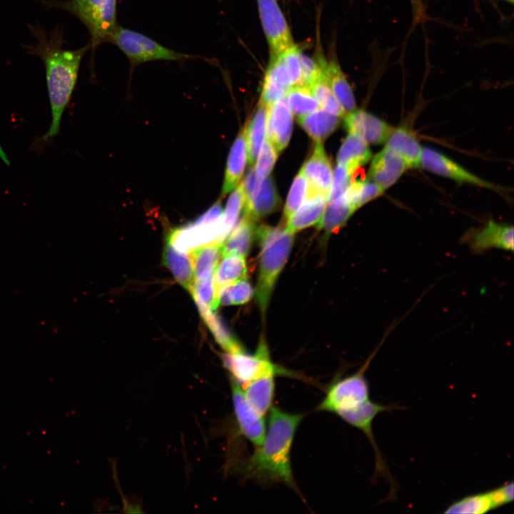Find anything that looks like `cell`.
Here are the masks:
<instances>
[{
    "instance_id": "27",
    "label": "cell",
    "mask_w": 514,
    "mask_h": 514,
    "mask_svg": "<svg viewBox=\"0 0 514 514\" xmlns=\"http://www.w3.org/2000/svg\"><path fill=\"white\" fill-rule=\"evenodd\" d=\"M254 221L243 215L241 221L230 231L223 242V255L235 253L246 257L255 233ZM222 255V256H223Z\"/></svg>"
},
{
    "instance_id": "15",
    "label": "cell",
    "mask_w": 514,
    "mask_h": 514,
    "mask_svg": "<svg viewBox=\"0 0 514 514\" xmlns=\"http://www.w3.org/2000/svg\"><path fill=\"white\" fill-rule=\"evenodd\" d=\"M407 168L399 155L384 147L372 158L368 178L385 191L395 183Z\"/></svg>"
},
{
    "instance_id": "22",
    "label": "cell",
    "mask_w": 514,
    "mask_h": 514,
    "mask_svg": "<svg viewBox=\"0 0 514 514\" xmlns=\"http://www.w3.org/2000/svg\"><path fill=\"white\" fill-rule=\"evenodd\" d=\"M275 376L266 375L248 383L243 395L250 405L260 415H264L271 408L275 393Z\"/></svg>"
},
{
    "instance_id": "20",
    "label": "cell",
    "mask_w": 514,
    "mask_h": 514,
    "mask_svg": "<svg viewBox=\"0 0 514 514\" xmlns=\"http://www.w3.org/2000/svg\"><path fill=\"white\" fill-rule=\"evenodd\" d=\"M248 156L246 126L237 136L228 154L225 171L222 196H226L234 188L241 178Z\"/></svg>"
},
{
    "instance_id": "21",
    "label": "cell",
    "mask_w": 514,
    "mask_h": 514,
    "mask_svg": "<svg viewBox=\"0 0 514 514\" xmlns=\"http://www.w3.org/2000/svg\"><path fill=\"white\" fill-rule=\"evenodd\" d=\"M326 80L346 113L356 109L353 90L339 65L335 61L321 60Z\"/></svg>"
},
{
    "instance_id": "34",
    "label": "cell",
    "mask_w": 514,
    "mask_h": 514,
    "mask_svg": "<svg viewBox=\"0 0 514 514\" xmlns=\"http://www.w3.org/2000/svg\"><path fill=\"white\" fill-rule=\"evenodd\" d=\"M308 86L313 96L318 101L321 109L338 117L345 116L346 112L331 90L326 80L323 68L320 75Z\"/></svg>"
},
{
    "instance_id": "19",
    "label": "cell",
    "mask_w": 514,
    "mask_h": 514,
    "mask_svg": "<svg viewBox=\"0 0 514 514\" xmlns=\"http://www.w3.org/2000/svg\"><path fill=\"white\" fill-rule=\"evenodd\" d=\"M385 144V147L402 158L408 168L420 166L423 148L413 133L407 128H394Z\"/></svg>"
},
{
    "instance_id": "41",
    "label": "cell",
    "mask_w": 514,
    "mask_h": 514,
    "mask_svg": "<svg viewBox=\"0 0 514 514\" xmlns=\"http://www.w3.org/2000/svg\"><path fill=\"white\" fill-rule=\"evenodd\" d=\"M229 305H239L247 303L253 294V288L244 278L231 284H227Z\"/></svg>"
},
{
    "instance_id": "31",
    "label": "cell",
    "mask_w": 514,
    "mask_h": 514,
    "mask_svg": "<svg viewBox=\"0 0 514 514\" xmlns=\"http://www.w3.org/2000/svg\"><path fill=\"white\" fill-rule=\"evenodd\" d=\"M497 508L490 490L462 498L451 503L443 513L483 514Z\"/></svg>"
},
{
    "instance_id": "3",
    "label": "cell",
    "mask_w": 514,
    "mask_h": 514,
    "mask_svg": "<svg viewBox=\"0 0 514 514\" xmlns=\"http://www.w3.org/2000/svg\"><path fill=\"white\" fill-rule=\"evenodd\" d=\"M260 246V259L256 298L263 313H265L274 285L289 256L293 234L281 226L261 225L256 228Z\"/></svg>"
},
{
    "instance_id": "28",
    "label": "cell",
    "mask_w": 514,
    "mask_h": 514,
    "mask_svg": "<svg viewBox=\"0 0 514 514\" xmlns=\"http://www.w3.org/2000/svg\"><path fill=\"white\" fill-rule=\"evenodd\" d=\"M356 211L346 193L338 198L328 202L323 214L318 223V228L327 233L341 228Z\"/></svg>"
},
{
    "instance_id": "24",
    "label": "cell",
    "mask_w": 514,
    "mask_h": 514,
    "mask_svg": "<svg viewBox=\"0 0 514 514\" xmlns=\"http://www.w3.org/2000/svg\"><path fill=\"white\" fill-rule=\"evenodd\" d=\"M163 262L175 279L186 289L190 290L193 281V268L190 253L181 252L166 242Z\"/></svg>"
},
{
    "instance_id": "16",
    "label": "cell",
    "mask_w": 514,
    "mask_h": 514,
    "mask_svg": "<svg viewBox=\"0 0 514 514\" xmlns=\"http://www.w3.org/2000/svg\"><path fill=\"white\" fill-rule=\"evenodd\" d=\"M278 203L279 197L273 179L267 176L245 195L243 215L255 221L272 213Z\"/></svg>"
},
{
    "instance_id": "36",
    "label": "cell",
    "mask_w": 514,
    "mask_h": 514,
    "mask_svg": "<svg viewBox=\"0 0 514 514\" xmlns=\"http://www.w3.org/2000/svg\"><path fill=\"white\" fill-rule=\"evenodd\" d=\"M189 291L197 306L211 310H215L218 306L213 275L203 279H194Z\"/></svg>"
},
{
    "instance_id": "40",
    "label": "cell",
    "mask_w": 514,
    "mask_h": 514,
    "mask_svg": "<svg viewBox=\"0 0 514 514\" xmlns=\"http://www.w3.org/2000/svg\"><path fill=\"white\" fill-rule=\"evenodd\" d=\"M353 173L344 166L338 165L336 166L332 176L328 202L334 201L346 193Z\"/></svg>"
},
{
    "instance_id": "29",
    "label": "cell",
    "mask_w": 514,
    "mask_h": 514,
    "mask_svg": "<svg viewBox=\"0 0 514 514\" xmlns=\"http://www.w3.org/2000/svg\"><path fill=\"white\" fill-rule=\"evenodd\" d=\"M267 107L259 103L250 123L246 126L248 161L251 166L255 163L266 136Z\"/></svg>"
},
{
    "instance_id": "30",
    "label": "cell",
    "mask_w": 514,
    "mask_h": 514,
    "mask_svg": "<svg viewBox=\"0 0 514 514\" xmlns=\"http://www.w3.org/2000/svg\"><path fill=\"white\" fill-rule=\"evenodd\" d=\"M246 270L244 256L235 253L223 255L213 273L216 289L246 278Z\"/></svg>"
},
{
    "instance_id": "12",
    "label": "cell",
    "mask_w": 514,
    "mask_h": 514,
    "mask_svg": "<svg viewBox=\"0 0 514 514\" xmlns=\"http://www.w3.org/2000/svg\"><path fill=\"white\" fill-rule=\"evenodd\" d=\"M232 401L236 419L241 434L254 446L263 442L266 434L263 416L258 413L247 402L243 389L238 382H231Z\"/></svg>"
},
{
    "instance_id": "18",
    "label": "cell",
    "mask_w": 514,
    "mask_h": 514,
    "mask_svg": "<svg viewBox=\"0 0 514 514\" xmlns=\"http://www.w3.org/2000/svg\"><path fill=\"white\" fill-rule=\"evenodd\" d=\"M328 203V196L317 193L308 197L305 202L286 219V230L294 234L308 226L318 224Z\"/></svg>"
},
{
    "instance_id": "4",
    "label": "cell",
    "mask_w": 514,
    "mask_h": 514,
    "mask_svg": "<svg viewBox=\"0 0 514 514\" xmlns=\"http://www.w3.org/2000/svg\"><path fill=\"white\" fill-rule=\"evenodd\" d=\"M48 7L64 10L72 14L87 29L91 49L108 42L117 27V0L47 1Z\"/></svg>"
},
{
    "instance_id": "13",
    "label": "cell",
    "mask_w": 514,
    "mask_h": 514,
    "mask_svg": "<svg viewBox=\"0 0 514 514\" xmlns=\"http://www.w3.org/2000/svg\"><path fill=\"white\" fill-rule=\"evenodd\" d=\"M344 125L349 133L361 136L368 144L386 143L393 130L383 120L361 109H355L344 116Z\"/></svg>"
},
{
    "instance_id": "5",
    "label": "cell",
    "mask_w": 514,
    "mask_h": 514,
    "mask_svg": "<svg viewBox=\"0 0 514 514\" xmlns=\"http://www.w3.org/2000/svg\"><path fill=\"white\" fill-rule=\"evenodd\" d=\"M108 42L114 44L124 54L133 68L153 61H182L199 58L168 49L141 33L119 25Z\"/></svg>"
},
{
    "instance_id": "8",
    "label": "cell",
    "mask_w": 514,
    "mask_h": 514,
    "mask_svg": "<svg viewBox=\"0 0 514 514\" xmlns=\"http://www.w3.org/2000/svg\"><path fill=\"white\" fill-rule=\"evenodd\" d=\"M224 366L232 376V379L238 383L246 384L258 378L266 375H288L289 371L276 366L269 358L268 348L261 342L254 354L245 351L226 353L223 356Z\"/></svg>"
},
{
    "instance_id": "35",
    "label": "cell",
    "mask_w": 514,
    "mask_h": 514,
    "mask_svg": "<svg viewBox=\"0 0 514 514\" xmlns=\"http://www.w3.org/2000/svg\"><path fill=\"white\" fill-rule=\"evenodd\" d=\"M383 190L376 183L368 179L351 181L346 195L356 211L377 198L383 193Z\"/></svg>"
},
{
    "instance_id": "32",
    "label": "cell",
    "mask_w": 514,
    "mask_h": 514,
    "mask_svg": "<svg viewBox=\"0 0 514 514\" xmlns=\"http://www.w3.org/2000/svg\"><path fill=\"white\" fill-rule=\"evenodd\" d=\"M201 316L211 330L217 343L226 353L244 351L238 341L231 334L218 316L213 310L198 306Z\"/></svg>"
},
{
    "instance_id": "7",
    "label": "cell",
    "mask_w": 514,
    "mask_h": 514,
    "mask_svg": "<svg viewBox=\"0 0 514 514\" xmlns=\"http://www.w3.org/2000/svg\"><path fill=\"white\" fill-rule=\"evenodd\" d=\"M231 231L223 216L211 219L200 216L192 223L172 229L166 242L178 251L189 253L203 246L223 242Z\"/></svg>"
},
{
    "instance_id": "11",
    "label": "cell",
    "mask_w": 514,
    "mask_h": 514,
    "mask_svg": "<svg viewBox=\"0 0 514 514\" xmlns=\"http://www.w3.org/2000/svg\"><path fill=\"white\" fill-rule=\"evenodd\" d=\"M420 166L431 173L460 183L470 184L495 191L502 190L498 186L472 173L449 157L430 148L423 149Z\"/></svg>"
},
{
    "instance_id": "37",
    "label": "cell",
    "mask_w": 514,
    "mask_h": 514,
    "mask_svg": "<svg viewBox=\"0 0 514 514\" xmlns=\"http://www.w3.org/2000/svg\"><path fill=\"white\" fill-rule=\"evenodd\" d=\"M309 187L308 180L301 169L293 181L285 204L283 215L288 218L308 197Z\"/></svg>"
},
{
    "instance_id": "26",
    "label": "cell",
    "mask_w": 514,
    "mask_h": 514,
    "mask_svg": "<svg viewBox=\"0 0 514 514\" xmlns=\"http://www.w3.org/2000/svg\"><path fill=\"white\" fill-rule=\"evenodd\" d=\"M194 279H203L213 275L223 255V242L199 247L191 253Z\"/></svg>"
},
{
    "instance_id": "42",
    "label": "cell",
    "mask_w": 514,
    "mask_h": 514,
    "mask_svg": "<svg viewBox=\"0 0 514 514\" xmlns=\"http://www.w3.org/2000/svg\"><path fill=\"white\" fill-rule=\"evenodd\" d=\"M505 1H507L510 2V3H513V0H505Z\"/></svg>"
},
{
    "instance_id": "23",
    "label": "cell",
    "mask_w": 514,
    "mask_h": 514,
    "mask_svg": "<svg viewBox=\"0 0 514 514\" xmlns=\"http://www.w3.org/2000/svg\"><path fill=\"white\" fill-rule=\"evenodd\" d=\"M371 156L368 144L358 135L349 133L338 151L337 163L354 173L367 163Z\"/></svg>"
},
{
    "instance_id": "39",
    "label": "cell",
    "mask_w": 514,
    "mask_h": 514,
    "mask_svg": "<svg viewBox=\"0 0 514 514\" xmlns=\"http://www.w3.org/2000/svg\"><path fill=\"white\" fill-rule=\"evenodd\" d=\"M245 203V193L243 183L241 182L231 194L226 209L223 211L224 222L232 230L241 210Z\"/></svg>"
},
{
    "instance_id": "33",
    "label": "cell",
    "mask_w": 514,
    "mask_h": 514,
    "mask_svg": "<svg viewBox=\"0 0 514 514\" xmlns=\"http://www.w3.org/2000/svg\"><path fill=\"white\" fill-rule=\"evenodd\" d=\"M286 100L291 111L298 117L307 115L321 108L309 87L304 85L291 86L286 94Z\"/></svg>"
},
{
    "instance_id": "1",
    "label": "cell",
    "mask_w": 514,
    "mask_h": 514,
    "mask_svg": "<svg viewBox=\"0 0 514 514\" xmlns=\"http://www.w3.org/2000/svg\"><path fill=\"white\" fill-rule=\"evenodd\" d=\"M36 44L27 46L29 54L43 61L51 111V123L47 132L35 142L42 148L59 132L63 114L75 89L81 60L90 44L78 49H65L63 29L59 26L45 32L39 26L29 25Z\"/></svg>"
},
{
    "instance_id": "25",
    "label": "cell",
    "mask_w": 514,
    "mask_h": 514,
    "mask_svg": "<svg viewBox=\"0 0 514 514\" xmlns=\"http://www.w3.org/2000/svg\"><path fill=\"white\" fill-rule=\"evenodd\" d=\"M298 123L316 143H322L338 126L339 117L321 109L298 118Z\"/></svg>"
},
{
    "instance_id": "9",
    "label": "cell",
    "mask_w": 514,
    "mask_h": 514,
    "mask_svg": "<svg viewBox=\"0 0 514 514\" xmlns=\"http://www.w3.org/2000/svg\"><path fill=\"white\" fill-rule=\"evenodd\" d=\"M270 57L294 44L287 21L276 0H256Z\"/></svg>"
},
{
    "instance_id": "38",
    "label": "cell",
    "mask_w": 514,
    "mask_h": 514,
    "mask_svg": "<svg viewBox=\"0 0 514 514\" xmlns=\"http://www.w3.org/2000/svg\"><path fill=\"white\" fill-rule=\"evenodd\" d=\"M278 153V151L274 145L266 136L258 153L255 168L258 178L263 179L269 175L276 163Z\"/></svg>"
},
{
    "instance_id": "14",
    "label": "cell",
    "mask_w": 514,
    "mask_h": 514,
    "mask_svg": "<svg viewBox=\"0 0 514 514\" xmlns=\"http://www.w3.org/2000/svg\"><path fill=\"white\" fill-rule=\"evenodd\" d=\"M309 187L308 197L321 193L328 198L333 171L322 143H316L312 155L301 168Z\"/></svg>"
},
{
    "instance_id": "6",
    "label": "cell",
    "mask_w": 514,
    "mask_h": 514,
    "mask_svg": "<svg viewBox=\"0 0 514 514\" xmlns=\"http://www.w3.org/2000/svg\"><path fill=\"white\" fill-rule=\"evenodd\" d=\"M389 332L386 333L379 346L371 353L357 372L343 378L338 379L329 386L325 397L318 405L317 410L336 414L342 410L351 408L370 398L369 386L365 373Z\"/></svg>"
},
{
    "instance_id": "17",
    "label": "cell",
    "mask_w": 514,
    "mask_h": 514,
    "mask_svg": "<svg viewBox=\"0 0 514 514\" xmlns=\"http://www.w3.org/2000/svg\"><path fill=\"white\" fill-rule=\"evenodd\" d=\"M293 127L291 111L283 99L267 107L266 137L272 142L278 153L288 145Z\"/></svg>"
},
{
    "instance_id": "10",
    "label": "cell",
    "mask_w": 514,
    "mask_h": 514,
    "mask_svg": "<svg viewBox=\"0 0 514 514\" xmlns=\"http://www.w3.org/2000/svg\"><path fill=\"white\" fill-rule=\"evenodd\" d=\"M513 225L500 223L490 219L483 227L471 229L465 233L462 241L477 254L493 248L513 251Z\"/></svg>"
},
{
    "instance_id": "2",
    "label": "cell",
    "mask_w": 514,
    "mask_h": 514,
    "mask_svg": "<svg viewBox=\"0 0 514 514\" xmlns=\"http://www.w3.org/2000/svg\"><path fill=\"white\" fill-rule=\"evenodd\" d=\"M269 410L267 432L261 444L246 460L245 475L261 483H282L296 489L291 449L304 415L290 413L276 406Z\"/></svg>"
}]
</instances>
